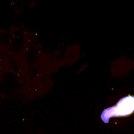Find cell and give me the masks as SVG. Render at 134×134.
<instances>
[{
    "label": "cell",
    "instance_id": "6da1fadb",
    "mask_svg": "<svg viewBox=\"0 0 134 134\" xmlns=\"http://www.w3.org/2000/svg\"><path fill=\"white\" fill-rule=\"evenodd\" d=\"M133 111L134 97L128 96L120 99L116 105L105 109L101 118L105 123H107L110 117L127 116Z\"/></svg>",
    "mask_w": 134,
    "mask_h": 134
}]
</instances>
